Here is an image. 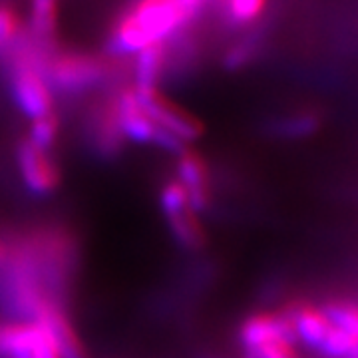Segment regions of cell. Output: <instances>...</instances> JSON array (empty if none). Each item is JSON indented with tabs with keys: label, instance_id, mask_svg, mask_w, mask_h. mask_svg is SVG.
Listing matches in <instances>:
<instances>
[{
	"label": "cell",
	"instance_id": "cell-1",
	"mask_svg": "<svg viewBox=\"0 0 358 358\" xmlns=\"http://www.w3.org/2000/svg\"><path fill=\"white\" fill-rule=\"evenodd\" d=\"M195 14L179 0H136L117 18L108 48L115 56H136L148 46L166 44L167 38L192 22Z\"/></svg>",
	"mask_w": 358,
	"mask_h": 358
},
{
	"label": "cell",
	"instance_id": "cell-2",
	"mask_svg": "<svg viewBox=\"0 0 358 358\" xmlns=\"http://www.w3.org/2000/svg\"><path fill=\"white\" fill-rule=\"evenodd\" d=\"M10 90L18 110L28 120H38L54 112V96L42 74L36 52H14L10 60Z\"/></svg>",
	"mask_w": 358,
	"mask_h": 358
},
{
	"label": "cell",
	"instance_id": "cell-3",
	"mask_svg": "<svg viewBox=\"0 0 358 358\" xmlns=\"http://www.w3.org/2000/svg\"><path fill=\"white\" fill-rule=\"evenodd\" d=\"M114 108L115 120L124 140L136 141V143H154L169 154H181L185 150L183 141L173 138L169 131L159 126H155L152 117L143 112L134 88L122 90L114 98Z\"/></svg>",
	"mask_w": 358,
	"mask_h": 358
},
{
	"label": "cell",
	"instance_id": "cell-4",
	"mask_svg": "<svg viewBox=\"0 0 358 358\" xmlns=\"http://www.w3.org/2000/svg\"><path fill=\"white\" fill-rule=\"evenodd\" d=\"M103 60L88 54H74L62 52L52 56L50 60L42 62V74L46 78L48 86H54L60 92H82L96 84H100L106 76Z\"/></svg>",
	"mask_w": 358,
	"mask_h": 358
},
{
	"label": "cell",
	"instance_id": "cell-5",
	"mask_svg": "<svg viewBox=\"0 0 358 358\" xmlns=\"http://www.w3.org/2000/svg\"><path fill=\"white\" fill-rule=\"evenodd\" d=\"M159 205L166 215L167 227L171 231L173 239L185 249H201L207 243L205 229L197 213L193 211L189 197L178 179H169L162 187Z\"/></svg>",
	"mask_w": 358,
	"mask_h": 358
},
{
	"label": "cell",
	"instance_id": "cell-6",
	"mask_svg": "<svg viewBox=\"0 0 358 358\" xmlns=\"http://www.w3.org/2000/svg\"><path fill=\"white\" fill-rule=\"evenodd\" d=\"M138 102L143 108V112L152 117L155 126L169 131L173 138L187 143V141L199 140L203 136V124L199 117L189 114L181 106L169 100L164 92L157 88H134Z\"/></svg>",
	"mask_w": 358,
	"mask_h": 358
},
{
	"label": "cell",
	"instance_id": "cell-7",
	"mask_svg": "<svg viewBox=\"0 0 358 358\" xmlns=\"http://www.w3.org/2000/svg\"><path fill=\"white\" fill-rule=\"evenodd\" d=\"M0 358H60L50 333L38 320L0 322Z\"/></svg>",
	"mask_w": 358,
	"mask_h": 358
},
{
	"label": "cell",
	"instance_id": "cell-8",
	"mask_svg": "<svg viewBox=\"0 0 358 358\" xmlns=\"http://www.w3.org/2000/svg\"><path fill=\"white\" fill-rule=\"evenodd\" d=\"M16 166L30 193L44 197L56 192L60 183L58 167L48 152H42L28 138H22L16 143Z\"/></svg>",
	"mask_w": 358,
	"mask_h": 358
},
{
	"label": "cell",
	"instance_id": "cell-9",
	"mask_svg": "<svg viewBox=\"0 0 358 358\" xmlns=\"http://www.w3.org/2000/svg\"><path fill=\"white\" fill-rule=\"evenodd\" d=\"M281 341L287 345L296 343L293 320L289 319L282 310L279 313H257L243 320L239 327V343L245 350H251L257 346Z\"/></svg>",
	"mask_w": 358,
	"mask_h": 358
},
{
	"label": "cell",
	"instance_id": "cell-10",
	"mask_svg": "<svg viewBox=\"0 0 358 358\" xmlns=\"http://www.w3.org/2000/svg\"><path fill=\"white\" fill-rule=\"evenodd\" d=\"M34 320L42 322L46 327V331L50 333L52 341L56 345L58 357L60 358H88L86 348L82 345V338L76 333L74 324L70 317L66 315V310L60 305V301L48 299L42 303L38 308Z\"/></svg>",
	"mask_w": 358,
	"mask_h": 358
},
{
	"label": "cell",
	"instance_id": "cell-11",
	"mask_svg": "<svg viewBox=\"0 0 358 358\" xmlns=\"http://www.w3.org/2000/svg\"><path fill=\"white\" fill-rule=\"evenodd\" d=\"M178 181L189 197L193 211L199 215L211 205V178L205 159L193 150L178 154Z\"/></svg>",
	"mask_w": 358,
	"mask_h": 358
},
{
	"label": "cell",
	"instance_id": "cell-12",
	"mask_svg": "<svg viewBox=\"0 0 358 358\" xmlns=\"http://www.w3.org/2000/svg\"><path fill=\"white\" fill-rule=\"evenodd\" d=\"M92 145L94 150L103 157H114L120 154L124 145V136L120 131L117 120H115L114 100L103 106V110L94 117L92 124Z\"/></svg>",
	"mask_w": 358,
	"mask_h": 358
},
{
	"label": "cell",
	"instance_id": "cell-13",
	"mask_svg": "<svg viewBox=\"0 0 358 358\" xmlns=\"http://www.w3.org/2000/svg\"><path fill=\"white\" fill-rule=\"evenodd\" d=\"M166 44H154L136 54V86L134 88H157V82L166 68Z\"/></svg>",
	"mask_w": 358,
	"mask_h": 358
},
{
	"label": "cell",
	"instance_id": "cell-14",
	"mask_svg": "<svg viewBox=\"0 0 358 358\" xmlns=\"http://www.w3.org/2000/svg\"><path fill=\"white\" fill-rule=\"evenodd\" d=\"M30 28L40 48L48 46L56 36V28H58V0H32Z\"/></svg>",
	"mask_w": 358,
	"mask_h": 358
},
{
	"label": "cell",
	"instance_id": "cell-15",
	"mask_svg": "<svg viewBox=\"0 0 358 358\" xmlns=\"http://www.w3.org/2000/svg\"><path fill=\"white\" fill-rule=\"evenodd\" d=\"M320 128V115L315 112H301L281 117L271 126V134L282 140H301L313 136Z\"/></svg>",
	"mask_w": 358,
	"mask_h": 358
},
{
	"label": "cell",
	"instance_id": "cell-16",
	"mask_svg": "<svg viewBox=\"0 0 358 358\" xmlns=\"http://www.w3.org/2000/svg\"><path fill=\"white\" fill-rule=\"evenodd\" d=\"M334 329L345 331L358 338V303L352 301H331L320 308Z\"/></svg>",
	"mask_w": 358,
	"mask_h": 358
},
{
	"label": "cell",
	"instance_id": "cell-17",
	"mask_svg": "<svg viewBox=\"0 0 358 358\" xmlns=\"http://www.w3.org/2000/svg\"><path fill=\"white\" fill-rule=\"evenodd\" d=\"M24 24L10 4H0V54L10 52L22 38Z\"/></svg>",
	"mask_w": 358,
	"mask_h": 358
},
{
	"label": "cell",
	"instance_id": "cell-18",
	"mask_svg": "<svg viewBox=\"0 0 358 358\" xmlns=\"http://www.w3.org/2000/svg\"><path fill=\"white\" fill-rule=\"evenodd\" d=\"M317 352L324 358H352L358 352V338L331 327Z\"/></svg>",
	"mask_w": 358,
	"mask_h": 358
},
{
	"label": "cell",
	"instance_id": "cell-19",
	"mask_svg": "<svg viewBox=\"0 0 358 358\" xmlns=\"http://www.w3.org/2000/svg\"><path fill=\"white\" fill-rule=\"evenodd\" d=\"M267 8V0H225V10L233 24H253Z\"/></svg>",
	"mask_w": 358,
	"mask_h": 358
},
{
	"label": "cell",
	"instance_id": "cell-20",
	"mask_svg": "<svg viewBox=\"0 0 358 358\" xmlns=\"http://www.w3.org/2000/svg\"><path fill=\"white\" fill-rule=\"evenodd\" d=\"M56 136H58V115L52 112V114L32 122L28 140L32 141L36 148H40L42 152L50 154V150L56 143Z\"/></svg>",
	"mask_w": 358,
	"mask_h": 358
},
{
	"label": "cell",
	"instance_id": "cell-21",
	"mask_svg": "<svg viewBox=\"0 0 358 358\" xmlns=\"http://www.w3.org/2000/svg\"><path fill=\"white\" fill-rule=\"evenodd\" d=\"M243 357L247 358H299L294 352L293 345H287L281 341H275V343H267L263 346H257L251 350H245Z\"/></svg>",
	"mask_w": 358,
	"mask_h": 358
},
{
	"label": "cell",
	"instance_id": "cell-22",
	"mask_svg": "<svg viewBox=\"0 0 358 358\" xmlns=\"http://www.w3.org/2000/svg\"><path fill=\"white\" fill-rule=\"evenodd\" d=\"M179 2H183L185 6H189L192 10H195V13H197L199 8H203L205 4H209L211 0H179Z\"/></svg>",
	"mask_w": 358,
	"mask_h": 358
},
{
	"label": "cell",
	"instance_id": "cell-23",
	"mask_svg": "<svg viewBox=\"0 0 358 358\" xmlns=\"http://www.w3.org/2000/svg\"><path fill=\"white\" fill-rule=\"evenodd\" d=\"M6 259H8V243L0 241V268L4 267Z\"/></svg>",
	"mask_w": 358,
	"mask_h": 358
},
{
	"label": "cell",
	"instance_id": "cell-24",
	"mask_svg": "<svg viewBox=\"0 0 358 358\" xmlns=\"http://www.w3.org/2000/svg\"><path fill=\"white\" fill-rule=\"evenodd\" d=\"M352 358H358V352H357V355H355V357H352Z\"/></svg>",
	"mask_w": 358,
	"mask_h": 358
}]
</instances>
